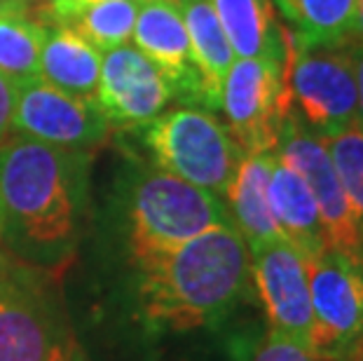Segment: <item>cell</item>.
Wrapping results in <instances>:
<instances>
[{
    "label": "cell",
    "mask_w": 363,
    "mask_h": 361,
    "mask_svg": "<svg viewBox=\"0 0 363 361\" xmlns=\"http://www.w3.org/2000/svg\"><path fill=\"white\" fill-rule=\"evenodd\" d=\"M91 152L14 134L0 143V242L61 277L87 233Z\"/></svg>",
    "instance_id": "6da1fadb"
},
{
    "label": "cell",
    "mask_w": 363,
    "mask_h": 361,
    "mask_svg": "<svg viewBox=\"0 0 363 361\" xmlns=\"http://www.w3.org/2000/svg\"><path fill=\"white\" fill-rule=\"evenodd\" d=\"M134 312L152 333L216 328L253 291L251 251L235 226H216L134 270Z\"/></svg>",
    "instance_id": "7a4b0ae2"
},
{
    "label": "cell",
    "mask_w": 363,
    "mask_h": 361,
    "mask_svg": "<svg viewBox=\"0 0 363 361\" xmlns=\"http://www.w3.org/2000/svg\"><path fill=\"white\" fill-rule=\"evenodd\" d=\"M216 226H233L220 197L129 152L113 183L108 228L131 270Z\"/></svg>",
    "instance_id": "3957f363"
},
{
    "label": "cell",
    "mask_w": 363,
    "mask_h": 361,
    "mask_svg": "<svg viewBox=\"0 0 363 361\" xmlns=\"http://www.w3.org/2000/svg\"><path fill=\"white\" fill-rule=\"evenodd\" d=\"M59 277L0 247V361H68Z\"/></svg>",
    "instance_id": "277c9868"
},
{
    "label": "cell",
    "mask_w": 363,
    "mask_h": 361,
    "mask_svg": "<svg viewBox=\"0 0 363 361\" xmlns=\"http://www.w3.org/2000/svg\"><path fill=\"white\" fill-rule=\"evenodd\" d=\"M134 132L152 165L225 202L246 152L211 111L183 106L134 127Z\"/></svg>",
    "instance_id": "5b68a950"
},
{
    "label": "cell",
    "mask_w": 363,
    "mask_h": 361,
    "mask_svg": "<svg viewBox=\"0 0 363 361\" xmlns=\"http://www.w3.org/2000/svg\"><path fill=\"white\" fill-rule=\"evenodd\" d=\"M286 87L291 109L316 136L326 139L357 122V73L350 45L303 48L289 33Z\"/></svg>",
    "instance_id": "8992f818"
},
{
    "label": "cell",
    "mask_w": 363,
    "mask_h": 361,
    "mask_svg": "<svg viewBox=\"0 0 363 361\" xmlns=\"http://www.w3.org/2000/svg\"><path fill=\"white\" fill-rule=\"evenodd\" d=\"M274 155L303 176L319 209L328 249L363 267V228L354 213L340 176L321 136H316L296 111L286 115Z\"/></svg>",
    "instance_id": "52a82bcc"
},
{
    "label": "cell",
    "mask_w": 363,
    "mask_h": 361,
    "mask_svg": "<svg viewBox=\"0 0 363 361\" xmlns=\"http://www.w3.org/2000/svg\"><path fill=\"white\" fill-rule=\"evenodd\" d=\"M316 361H345L363 338V267L326 249L305 260Z\"/></svg>",
    "instance_id": "ba28073f"
},
{
    "label": "cell",
    "mask_w": 363,
    "mask_h": 361,
    "mask_svg": "<svg viewBox=\"0 0 363 361\" xmlns=\"http://www.w3.org/2000/svg\"><path fill=\"white\" fill-rule=\"evenodd\" d=\"M220 109L246 155L274 152L291 111L286 66L265 59H235L223 80Z\"/></svg>",
    "instance_id": "9c48e42d"
},
{
    "label": "cell",
    "mask_w": 363,
    "mask_h": 361,
    "mask_svg": "<svg viewBox=\"0 0 363 361\" xmlns=\"http://www.w3.org/2000/svg\"><path fill=\"white\" fill-rule=\"evenodd\" d=\"M14 132L59 148L91 152L108 141L111 122L94 101L33 78L19 82Z\"/></svg>",
    "instance_id": "30bf717a"
},
{
    "label": "cell",
    "mask_w": 363,
    "mask_h": 361,
    "mask_svg": "<svg viewBox=\"0 0 363 361\" xmlns=\"http://www.w3.org/2000/svg\"><path fill=\"white\" fill-rule=\"evenodd\" d=\"M253 289L258 291L269 331L284 333L310 348L312 303L305 258L286 240L251 249Z\"/></svg>",
    "instance_id": "8fae6325"
},
{
    "label": "cell",
    "mask_w": 363,
    "mask_h": 361,
    "mask_svg": "<svg viewBox=\"0 0 363 361\" xmlns=\"http://www.w3.org/2000/svg\"><path fill=\"white\" fill-rule=\"evenodd\" d=\"M174 101V89L152 61L131 45L106 52L96 106L118 127H141Z\"/></svg>",
    "instance_id": "7c38bea8"
},
{
    "label": "cell",
    "mask_w": 363,
    "mask_h": 361,
    "mask_svg": "<svg viewBox=\"0 0 363 361\" xmlns=\"http://www.w3.org/2000/svg\"><path fill=\"white\" fill-rule=\"evenodd\" d=\"M134 43L155 64L174 89V99L204 109V82L195 64L192 45L179 5L141 0L134 26Z\"/></svg>",
    "instance_id": "4fadbf2b"
},
{
    "label": "cell",
    "mask_w": 363,
    "mask_h": 361,
    "mask_svg": "<svg viewBox=\"0 0 363 361\" xmlns=\"http://www.w3.org/2000/svg\"><path fill=\"white\" fill-rule=\"evenodd\" d=\"M267 197L284 240L296 247L305 260L328 249L326 230L310 188L303 176L293 172L279 157H274L272 174H269Z\"/></svg>",
    "instance_id": "5bb4252c"
},
{
    "label": "cell",
    "mask_w": 363,
    "mask_h": 361,
    "mask_svg": "<svg viewBox=\"0 0 363 361\" xmlns=\"http://www.w3.org/2000/svg\"><path fill=\"white\" fill-rule=\"evenodd\" d=\"M274 152H256L246 155L237 169V176L225 195V206L233 218V226L244 237V242L251 249H258L262 244L284 240L279 226L269 209V174H272Z\"/></svg>",
    "instance_id": "9a60e30c"
},
{
    "label": "cell",
    "mask_w": 363,
    "mask_h": 361,
    "mask_svg": "<svg viewBox=\"0 0 363 361\" xmlns=\"http://www.w3.org/2000/svg\"><path fill=\"white\" fill-rule=\"evenodd\" d=\"M211 5L235 57L289 64V33L269 0H211Z\"/></svg>",
    "instance_id": "2e32d148"
},
{
    "label": "cell",
    "mask_w": 363,
    "mask_h": 361,
    "mask_svg": "<svg viewBox=\"0 0 363 361\" xmlns=\"http://www.w3.org/2000/svg\"><path fill=\"white\" fill-rule=\"evenodd\" d=\"M104 55L71 28H48L40 52V78L73 96L96 104Z\"/></svg>",
    "instance_id": "e0dca14e"
},
{
    "label": "cell",
    "mask_w": 363,
    "mask_h": 361,
    "mask_svg": "<svg viewBox=\"0 0 363 361\" xmlns=\"http://www.w3.org/2000/svg\"><path fill=\"white\" fill-rule=\"evenodd\" d=\"M188 38L192 45L195 64L202 73L204 82V109H220V89L223 80L235 64V52L223 30L218 14H216L211 0H181L179 3Z\"/></svg>",
    "instance_id": "ac0fdd59"
},
{
    "label": "cell",
    "mask_w": 363,
    "mask_h": 361,
    "mask_svg": "<svg viewBox=\"0 0 363 361\" xmlns=\"http://www.w3.org/2000/svg\"><path fill=\"white\" fill-rule=\"evenodd\" d=\"M291 35L303 48H340L354 43L359 0H274Z\"/></svg>",
    "instance_id": "d6986e66"
},
{
    "label": "cell",
    "mask_w": 363,
    "mask_h": 361,
    "mask_svg": "<svg viewBox=\"0 0 363 361\" xmlns=\"http://www.w3.org/2000/svg\"><path fill=\"white\" fill-rule=\"evenodd\" d=\"M48 26L30 14L0 17V73L14 82L40 78V52Z\"/></svg>",
    "instance_id": "ffe728a7"
},
{
    "label": "cell",
    "mask_w": 363,
    "mask_h": 361,
    "mask_svg": "<svg viewBox=\"0 0 363 361\" xmlns=\"http://www.w3.org/2000/svg\"><path fill=\"white\" fill-rule=\"evenodd\" d=\"M138 5L141 0H101L80 10L61 28L75 30L99 52H111L127 45L129 38L134 35Z\"/></svg>",
    "instance_id": "44dd1931"
},
{
    "label": "cell",
    "mask_w": 363,
    "mask_h": 361,
    "mask_svg": "<svg viewBox=\"0 0 363 361\" xmlns=\"http://www.w3.org/2000/svg\"><path fill=\"white\" fill-rule=\"evenodd\" d=\"M321 141L326 145L330 162H333L340 183H342L352 209L363 228V129L354 125Z\"/></svg>",
    "instance_id": "7402d4cb"
},
{
    "label": "cell",
    "mask_w": 363,
    "mask_h": 361,
    "mask_svg": "<svg viewBox=\"0 0 363 361\" xmlns=\"http://www.w3.org/2000/svg\"><path fill=\"white\" fill-rule=\"evenodd\" d=\"M253 361H316L307 345L293 340V338L269 331L265 340L260 343Z\"/></svg>",
    "instance_id": "603a6c76"
},
{
    "label": "cell",
    "mask_w": 363,
    "mask_h": 361,
    "mask_svg": "<svg viewBox=\"0 0 363 361\" xmlns=\"http://www.w3.org/2000/svg\"><path fill=\"white\" fill-rule=\"evenodd\" d=\"M94 3H101V0H52L50 5H45L43 10L33 14V19L48 28H61L68 24V19Z\"/></svg>",
    "instance_id": "cb8c5ba5"
},
{
    "label": "cell",
    "mask_w": 363,
    "mask_h": 361,
    "mask_svg": "<svg viewBox=\"0 0 363 361\" xmlns=\"http://www.w3.org/2000/svg\"><path fill=\"white\" fill-rule=\"evenodd\" d=\"M19 84L0 73V143L14 132V106H17Z\"/></svg>",
    "instance_id": "d4e9b609"
},
{
    "label": "cell",
    "mask_w": 363,
    "mask_h": 361,
    "mask_svg": "<svg viewBox=\"0 0 363 361\" xmlns=\"http://www.w3.org/2000/svg\"><path fill=\"white\" fill-rule=\"evenodd\" d=\"M350 50H352V59H354V73H357V94H359V101H357V125L359 129H363V45L357 43H350Z\"/></svg>",
    "instance_id": "484cf974"
},
{
    "label": "cell",
    "mask_w": 363,
    "mask_h": 361,
    "mask_svg": "<svg viewBox=\"0 0 363 361\" xmlns=\"http://www.w3.org/2000/svg\"><path fill=\"white\" fill-rule=\"evenodd\" d=\"M7 14H30L26 0H0V17Z\"/></svg>",
    "instance_id": "4316f807"
},
{
    "label": "cell",
    "mask_w": 363,
    "mask_h": 361,
    "mask_svg": "<svg viewBox=\"0 0 363 361\" xmlns=\"http://www.w3.org/2000/svg\"><path fill=\"white\" fill-rule=\"evenodd\" d=\"M354 43L363 45V0H359V12H357V30H354Z\"/></svg>",
    "instance_id": "83f0119b"
},
{
    "label": "cell",
    "mask_w": 363,
    "mask_h": 361,
    "mask_svg": "<svg viewBox=\"0 0 363 361\" xmlns=\"http://www.w3.org/2000/svg\"><path fill=\"white\" fill-rule=\"evenodd\" d=\"M345 361H363V338L357 345H354V350L350 352V355H347Z\"/></svg>",
    "instance_id": "f1b7e54d"
},
{
    "label": "cell",
    "mask_w": 363,
    "mask_h": 361,
    "mask_svg": "<svg viewBox=\"0 0 363 361\" xmlns=\"http://www.w3.org/2000/svg\"><path fill=\"white\" fill-rule=\"evenodd\" d=\"M68 361H87V357H84V352L78 348V343L71 348V355H68Z\"/></svg>",
    "instance_id": "f546056e"
},
{
    "label": "cell",
    "mask_w": 363,
    "mask_h": 361,
    "mask_svg": "<svg viewBox=\"0 0 363 361\" xmlns=\"http://www.w3.org/2000/svg\"><path fill=\"white\" fill-rule=\"evenodd\" d=\"M26 3H28V10H30V12H33V14H35L38 10H43V7H45V5H50V3H52V0H26Z\"/></svg>",
    "instance_id": "4dcf8cb0"
},
{
    "label": "cell",
    "mask_w": 363,
    "mask_h": 361,
    "mask_svg": "<svg viewBox=\"0 0 363 361\" xmlns=\"http://www.w3.org/2000/svg\"><path fill=\"white\" fill-rule=\"evenodd\" d=\"M160 3H172V5H179L181 0H160Z\"/></svg>",
    "instance_id": "1f68e13d"
},
{
    "label": "cell",
    "mask_w": 363,
    "mask_h": 361,
    "mask_svg": "<svg viewBox=\"0 0 363 361\" xmlns=\"http://www.w3.org/2000/svg\"><path fill=\"white\" fill-rule=\"evenodd\" d=\"M0 247H3V242H0Z\"/></svg>",
    "instance_id": "d6a6232c"
}]
</instances>
